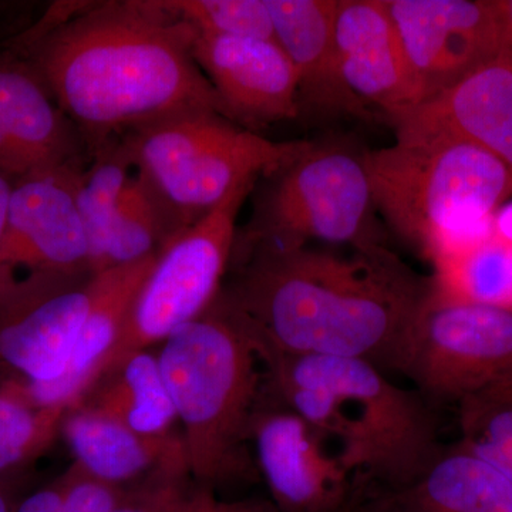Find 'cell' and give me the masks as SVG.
<instances>
[{
	"label": "cell",
	"instance_id": "6da1fadb",
	"mask_svg": "<svg viewBox=\"0 0 512 512\" xmlns=\"http://www.w3.org/2000/svg\"><path fill=\"white\" fill-rule=\"evenodd\" d=\"M194 37L161 0L56 3L6 50L32 66L92 156L107 141L173 114H222L192 56Z\"/></svg>",
	"mask_w": 512,
	"mask_h": 512
},
{
	"label": "cell",
	"instance_id": "7a4b0ae2",
	"mask_svg": "<svg viewBox=\"0 0 512 512\" xmlns=\"http://www.w3.org/2000/svg\"><path fill=\"white\" fill-rule=\"evenodd\" d=\"M431 278L386 245L232 251L220 298L269 356L363 359L396 372Z\"/></svg>",
	"mask_w": 512,
	"mask_h": 512
},
{
	"label": "cell",
	"instance_id": "3957f363",
	"mask_svg": "<svg viewBox=\"0 0 512 512\" xmlns=\"http://www.w3.org/2000/svg\"><path fill=\"white\" fill-rule=\"evenodd\" d=\"M262 366L266 389L335 443L362 491L410 483L443 448L430 403L367 360L269 356Z\"/></svg>",
	"mask_w": 512,
	"mask_h": 512
},
{
	"label": "cell",
	"instance_id": "277c9868",
	"mask_svg": "<svg viewBox=\"0 0 512 512\" xmlns=\"http://www.w3.org/2000/svg\"><path fill=\"white\" fill-rule=\"evenodd\" d=\"M158 363L183 424L192 483L217 491L259 481L249 430L264 390L258 346L222 301L160 345Z\"/></svg>",
	"mask_w": 512,
	"mask_h": 512
},
{
	"label": "cell",
	"instance_id": "5b68a950",
	"mask_svg": "<svg viewBox=\"0 0 512 512\" xmlns=\"http://www.w3.org/2000/svg\"><path fill=\"white\" fill-rule=\"evenodd\" d=\"M392 146L366 151L377 214L424 256L476 234L512 200V174L467 138L400 126Z\"/></svg>",
	"mask_w": 512,
	"mask_h": 512
},
{
	"label": "cell",
	"instance_id": "8992f818",
	"mask_svg": "<svg viewBox=\"0 0 512 512\" xmlns=\"http://www.w3.org/2000/svg\"><path fill=\"white\" fill-rule=\"evenodd\" d=\"M120 138L173 238L217 208L235 187L275 173L309 144L269 140L211 110L173 114Z\"/></svg>",
	"mask_w": 512,
	"mask_h": 512
},
{
	"label": "cell",
	"instance_id": "52a82bcc",
	"mask_svg": "<svg viewBox=\"0 0 512 512\" xmlns=\"http://www.w3.org/2000/svg\"><path fill=\"white\" fill-rule=\"evenodd\" d=\"M254 207L234 251L384 245L366 151L342 141H309L301 154L256 183Z\"/></svg>",
	"mask_w": 512,
	"mask_h": 512
},
{
	"label": "cell",
	"instance_id": "ba28073f",
	"mask_svg": "<svg viewBox=\"0 0 512 512\" xmlns=\"http://www.w3.org/2000/svg\"><path fill=\"white\" fill-rule=\"evenodd\" d=\"M256 183L235 187L217 208L161 248L96 379L124 356L161 345L211 308L227 276L239 212Z\"/></svg>",
	"mask_w": 512,
	"mask_h": 512
},
{
	"label": "cell",
	"instance_id": "9c48e42d",
	"mask_svg": "<svg viewBox=\"0 0 512 512\" xmlns=\"http://www.w3.org/2000/svg\"><path fill=\"white\" fill-rule=\"evenodd\" d=\"M396 372L427 402H464L512 376V311L433 291L404 336Z\"/></svg>",
	"mask_w": 512,
	"mask_h": 512
},
{
	"label": "cell",
	"instance_id": "30bf717a",
	"mask_svg": "<svg viewBox=\"0 0 512 512\" xmlns=\"http://www.w3.org/2000/svg\"><path fill=\"white\" fill-rule=\"evenodd\" d=\"M259 480L279 512H350L359 481L338 447L265 387L249 430Z\"/></svg>",
	"mask_w": 512,
	"mask_h": 512
},
{
	"label": "cell",
	"instance_id": "8fae6325",
	"mask_svg": "<svg viewBox=\"0 0 512 512\" xmlns=\"http://www.w3.org/2000/svg\"><path fill=\"white\" fill-rule=\"evenodd\" d=\"M94 275L30 274L0 292V382L63 375L89 311Z\"/></svg>",
	"mask_w": 512,
	"mask_h": 512
},
{
	"label": "cell",
	"instance_id": "7c38bea8",
	"mask_svg": "<svg viewBox=\"0 0 512 512\" xmlns=\"http://www.w3.org/2000/svg\"><path fill=\"white\" fill-rule=\"evenodd\" d=\"M423 104L503 56L493 0H384Z\"/></svg>",
	"mask_w": 512,
	"mask_h": 512
},
{
	"label": "cell",
	"instance_id": "4fadbf2b",
	"mask_svg": "<svg viewBox=\"0 0 512 512\" xmlns=\"http://www.w3.org/2000/svg\"><path fill=\"white\" fill-rule=\"evenodd\" d=\"M84 168L43 171L13 183L0 248V278L6 285L18 281L19 269L26 275H94L76 202L77 178Z\"/></svg>",
	"mask_w": 512,
	"mask_h": 512
},
{
	"label": "cell",
	"instance_id": "5bb4252c",
	"mask_svg": "<svg viewBox=\"0 0 512 512\" xmlns=\"http://www.w3.org/2000/svg\"><path fill=\"white\" fill-rule=\"evenodd\" d=\"M192 56L217 94L222 114L249 131L301 119L298 80L274 40L195 33Z\"/></svg>",
	"mask_w": 512,
	"mask_h": 512
},
{
	"label": "cell",
	"instance_id": "9a60e30c",
	"mask_svg": "<svg viewBox=\"0 0 512 512\" xmlns=\"http://www.w3.org/2000/svg\"><path fill=\"white\" fill-rule=\"evenodd\" d=\"M90 151L35 70L0 52V173L13 181L59 168H84Z\"/></svg>",
	"mask_w": 512,
	"mask_h": 512
},
{
	"label": "cell",
	"instance_id": "2e32d148",
	"mask_svg": "<svg viewBox=\"0 0 512 512\" xmlns=\"http://www.w3.org/2000/svg\"><path fill=\"white\" fill-rule=\"evenodd\" d=\"M335 39L346 86L377 119L394 127L423 104L384 0H338Z\"/></svg>",
	"mask_w": 512,
	"mask_h": 512
},
{
	"label": "cell",
	"instance_id": "e0dca14e",
	"mask_svg": "<svg viewBox=\"0 0 512 512\" xmlns=\"http://www.w3.org/2000/svg\"><path fill=\"white\" fill-rule=\"evenodd\" d=\"M275 40L291 60L303 114L377 119L340 72L335 26L338 0H266Z\"/></svg>",
	"mask_w": 512,
	"mask_h": 512
},
{
	"label": "cell",
	"instance_id": "ac0fdd59",
	"mask_svg": "<svg viewBox=\"0 0 512 512\" xmlns=\"http://www.w3.org/2000/svg\"><path fill=\"white\" fill-rule=\"evenodd\" d=\"M350 512H512V483L458 441L410 483L362 491Z\"/></svg>",
	"mask_w": 512,
	"mask_h": 512
},
{
	"label": "cell",
	"instance_id": "d6986e66",
	"mask_svg": "<svg viewBox=\"0 0 512 512\" xmlns=\"http://www.w3.org/2000/svg\"><path fill=\"white\" fill-rule=\"evenodd\" d=\"M157 254L133 264L114 266L94 275L89 311L77 335L69 365L52 382L25 383L40 406L72 409L92 386L99 367L119 338L137 292L144 284Z\"/></svg>",
	"mask_w": 512,
	"mask_h": 512
},
{
	"label": "cell",
	"instance_id": "ffe728a7",
	"mask_svg": "<svg viewBox=\"0 0 512 512\" xmlns=\"http://www.w3.org/2000/svg\"><path fill=\"white\" fill-rule=\"evenodd\" d=\"M60 434L87 476L119 487L140 483L158 471L188 470L181 434L147 436L74 406L64 414Z\"/></svg>",
	"mask_w": 512,
	"mask_h": 512
},
{
	"label": "cell",
	"instance_id": "44dd1931",
	"mask_svg": "<svg viewBox=\"0 0 512 512\" xmlns=\"http://www.w3.org/2000/svg\"><path fill=\"white\" fill-rule=\"evenodd\" d=\"M437 128L473 141L512 174V62L498 57L394 126Z\"/></svg>",
	"mask_w": 512,
	"mask_h": 512
},
{
	"label": "cell",
	"instance_id": "7402d4cb",
	"mask_svg": "<svg viewBox=\"0 0 512 512\" xmlns=\"http://www.w3.org/2000/svg\"><path fill=\"white\" fill-rule=\"evenodd\" d=\"M74 406L147 436L173 433L178 420L157 355L148 350L124 356L101 373Z\"/></svg>",
	"mask_w": 512,
	"mask_h": 512
},
{
	"label": "cell",
	"instance_id": "603a6c76",
	"mask_svg": "<svg viewBox=\"0 0 512 512\" xmlns=\"http://www.w3.org/2000/svg\"><path fill=\"white\" fill-rule=\"evenodd\" d=\"M433 291L448 301L512 311V242L493 227L434 249Z\"/></svg>",
	"mask_w": 512,
	"mask_h": 512
},
{
	"label": "cell",
	"instance_id": "cb8c5ba5",
	"mask_svg": "<svg viewBox=\"0 0 512 512\" xmlns=\"http://www.w3.org/2000/svg\"><path fill=\"white\" fill-rule=\"evenodd\" d=\"M67 407L40 406L19 380L0 382V476L16 477L60 434Z\"/></svg>",
	"mask_w": 512,
	"mask_h": 512
},
{
	"label": "cell",
	"instance_id": "d4e9b609",
	"mask_svg": "<svg viewBox=\"0 0 512 512\" xmlns=\"http://www.w3.org/2000/svg\"><path fill=\"white\" fill-rule=\"evenodd\" d=\"M173 239L163 210L143 181L133 175L114 211L94 275L156 255Z\"/></svg>",
	"mask_w": 512,
	"mask_h": 512
},
{
	"label": "cell",
	"instance_id": "484cf974",
	"mask_svg": "<svg viewBox=\"0 0 512 512\" xmlns=\"http://www.w3.org/2000/svg\"><path fill=\"white\" fill-rule=\"evenodd\" d=\"M87 165L77 178L76 202L86 229L90 269L94 274L111 217L133 177V164L123 141L117 137L93 151Z\"/></svg>",
	"mask_w": 512,
	"mask_h": 512
},
{
	"label": "cell",
	"instance_id": "4316f807",
	"mask_svg": "<svg viewBox=\"0 0 512 512\" xmlns=\"http://www.w3.org/2000/svg\"><path fill=\"white\" fill-rule=\"evenodd\" d=\"M165 8L201 35L275 40L266 0H161Z\"/></svg>",
	"mask_w": 512,
	"mask_h": 512
},
{
	"label": "cell",
	"instance_id": "83f0119b",
	"mask_svg": "<svg viewBox=\"0 0 512 512\" xmlns=\"http://www.w3.org/2000/svg\"><path fill=\"white\" fill-rule=\"evenodd\" d=\"M461 443L512 483V397L481 393L458 404Z\"/></svg>",
	"mask_w": 512,
	"mask_h": 512
},
{
	"label": "cell",
	"instance_id": "f1b7e54d",
	"mask_svg": "<svg viewBox=\"0 0 512 512\" xmlns=\"http://www.w3.org/2000/svg\"><path fill=\"white\" fill-rule=\"evenodd\" d=\"M192 488L190 471H158L128 485L127 494L110 512H181Z\"/></svg>",
	"mask_w": 512,
	"mask_h": 512
},
{
	"label": "cell",
	"instance_id": "f546056e",
	"mask_svg": "<svg viewBox=\"0 0 512 512\" xmlns=\"http://www.w3.org/2000/svg\"><path fill=\"white\" fill-rule=\"evenodd\" d=\"M181 512H279L269 500H222L217 491L195 485Z\"/></svg>",
	"mask_w": 512,
	"mask_h": 512
},
{
	"label": "cell",
	"instance_id": "4dcf8cb0",
	"mask_svg": "<svg viewBox=\"0 0 512 512\" xmlns=\"http://www.w3.org/2000/svg\"><path fill=\"white\" fill-rule=\"evenodd\" d=\"M69 484L70 474L66 470L52 483L20 500L15 512H62Z\"/></svg>",
	"mask_w": 512,
	"mask_h": 512
},
{
	"label": "cell",
	"instance_id": "1f68e13d",
	"mask_svg": "<svg viewBox=\"0 0 512 512\" xmlns=\"http://www.w3.org/2000/svg\"><path fill=\"white\" fill-rule=\"evenodd\" d=\"M501 36H503V56L512 62V0H493Z\"/></svg>",
	"mask_w": 512,
	"mask_h": 512
},
{
	"label": "cell",
	"instance_id": "d6a6232c",
	"mask_svg": "<svg viewBox=\"0 0 512 512\" xmlns=\"http://www.w3.org/2000/svg\"><path fill=\"white\" fill-rule=\"evenodd\" d=\"M13 183L15 181L8 175L0 173V248H2L3 238H5L6 225H8L10 197H12ZM13 285V284H12ZM10 285H6L0 278V292L8 289Z\"/></svg>",
	"mask_w": 512,
	"mask_h": 512
},
{
	"label": "cell",
	"instance_id": "836d02e7",
	"mask_svg": "<svg viewBox=\"0 0 512 512\" xmlns=\"http://www.w3.org/2000/svg\"><path fill=\"white\" fill-rule=\"evenodd\" d=\"M19 501L15 493V477L0 476V512H15Z\"/></svg>",
	"mask_w": 512,
	"mask_h": 512
},
{
	"label": "cell",
	"instance_id": "e575fe53",
	"mask_svg": "<svg viewBox=\"0 0 512 512\" xmlns=\"http://www.w3.org/2000/svg\"><path fill=\"white\" fill-rule=\"evenodd\" d=\"M493 227L501 237L512 242V200L495 214Z\"/></svg>",
	"mask_w": 512,
	"mask_h": 512
},
{
	"label": "cell",
	"instance_id": "d590c367",
	"mask_svg": "<svg viewBox=\"0 0 512 512\" xmlns=\"http://www.w3.org/2000/svg\"><path fill=\"white\" fill-rule=\"evenodd\" d=\"M490 394H497V396H510L512 397V376L510 379L504 380V382L495 384L494 387L488 389L487 392Z\"/></svg>",
	"mask_w": 512,
	"mask_h": 512
}]
</instances>
